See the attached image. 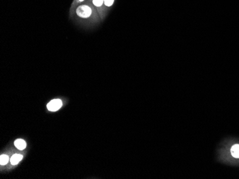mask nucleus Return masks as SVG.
Instances as JSON below:
<instances>
[{
  "instance_id": "nucleus-1",
  "label": "nucleus",
  "mask_w": 239,
  "mask_h": 179,
  "mask_svg": "<svg viewBox=\"0 0 239 179\" xmlns=\"http://www.w3.org/2000/svg\"><path fill=\"white\" fill-rule=\"evenodd\" d=\"M217 160L226 165L239 166V139L226 138L218 148Z\"/></svg>"
},
{
  "instance_id": "nucleus-2",
  "label": "nucleus",
  "mask_w": 239,
  "mask_h": 179,
  "mask_svg": "<svg viewBox=\"0 0 239 179\" xmlns=\"http://www.w3.org/2000/svg\"><path fill=\"white\" fill-rule=\"evenodd\" d=\"M76 13L82 18H88L92 14V9L90 6L86 5L80 6L76 10Z\"/></svg>"
},
{
  "instance_id": "nucleus-3",
  "label": "nucleus",
  "mask_w": 239,
  "mask_h": 179,
  "mask_svg": "<svg viewBox=\"0 0 239 179\" xmlns=\"http://www.w3.org/2000/svg\"><path fill=\"white\" fill-rule=\"evenodd\" d=\"M62 106V102L60 99H53L47 104V108L50 111H58Z\"/></svg>"
},
{
  "instance_id": "nucleus-4",
  "label": "nucleus",
  "mask_w": 239,
  "mask_h": 179,
  "mask_svg": "<svg viewBox=\"0 0 239 179\" xmlns=\"http://www.w3.org/2000/svg\"><path fill=\"white\" fill-rule=\"evenodd\" d=\"M14 146L19 150H24L27 146V143L23 139H17L14 141Z\"/></svg>"
},
{
  "instance_id": "nucleus-5",
  "label": "nucleus",
  "mask_w": 239,
  "mask_h": 179,
  "mask_svg": "<svg viewBox=\"0 0 239 179\" xmlns=\"http://www.w3.org/2000/svg\"><path fill=\"white\" fill-rule=\"evenodd\" d=\"M22 155L21 154H14L12 156V158L10 159V162L12 165H17V164L20 161H22Z\"/></svg>"
},
{
  "instance_id": "nucleus-6",
  "label": "nucleus",
  "mask_w": 239,
  "mask_h": 179,
  "mask_svg": "<svg viewBox=\"0 0 239 179\" xmlns=\"http://www.w3.org/2000/svg\"><path fill=\"white\" fill-rule=\"evenodd\" d=\"M9 161V158L8 157V156H6L5 154L1 155V156H0V164H1V166L6 165Z\"/></svg>"
},
{
  "instance_id": "nucleus-7",
  "label": "nucleus",
  "mask_w": 239,
  "mask_h": 179,
  "mask_svg": "<svg viewBox=\"0 0 239 179\" xmlns=\"http://www.w3.org/2000/svg\"><path fill=\"white\" fill-rule=\"evenodd\" d=\"M93 4L96 6H101L103 5L104 0H93Z\"/></svg>"
},
{
  "instance_id": "nucleus-8",
  "label": "nucleus",
  "mask_w": 239,
  "mask_h": 179,
  "mask_svg": "<svg viewBox=\"0 0 239 179\" xmlns=\"http://www.w3.org/2000/svg\"><path fill=\"white\" fill-rule=\"evenodd\" d=\"M114 0H104V3L107 6H110L113 4Z\"/></svg>"
},
{
  "instance_id": "nucleus-9",
  "label": "nucleus",
  "mask_w": 239,
  "mask_h": 179,
  "mask_svg": "<svg viewBox=\"0 0 239 179\" xmlns=\"http://www.w3.org/2000/svg\"><path fill=\"white\" fill-rule=\"evenodd\" d=\"M79 1H84V0H79Z\"/></svg>"
}]
</instances>
